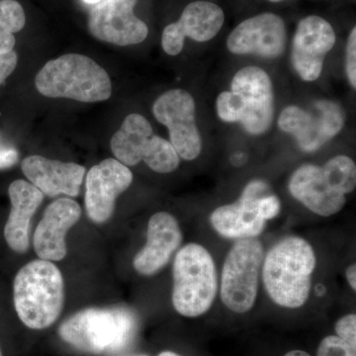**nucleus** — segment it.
Listing matches in <instances>:
<instances>
[{
	"label": "nucleus",
	"mask_w": 356,
	"mask_h": 356,
	"mask_svg": "<svg viewBox=\"0 0 356 356\" xmlns=\"http://www.w3.org/2000/svg\"><path fill=\"white\" fill-rule=\"evenodd\" d=\"M334 330L339 339L356 348V316L355 314H350L339 318Z\"/></svg>",
	"instance_id": "obj_26"
},
{
	"label": "nucleus",
	"mask_w": 356,
	"mask_h": 356,
	"mask_svg": "<svg viewBox=\"0 0 356 356\" xmlns=\"http://www.w3.org/2000/svg\"><path fill=\"white\" fill-rule=\"evenodd\" d=\"M21 168L30 184L44 195L76 197L86 175V168L74 163H63L42 156H30L23 159Z\"/></svg>",
	"instance_id": "obj_20"
},
{
	"label": "nucleus",
	"mask_w": 356,
	"mask_h": 356,
	"mask_svg": "<svg viewBox=\"0 0 356 356\" xmlns=\"http://www.w3.org/2000/svg\"><path fill=\"white\" fill-rule=\"evenodd\" d=\"M346 74L351 88H356V28L353 27L348 36L346 50Z\"/></svg>",
	"instance_id": "obj_25"
},
{
	"label": "nucleus",
	"mask_w": 356,
	"mask_h": 356,
	"mask_svg": "<svg viewBox=\"0 0 356 356\" xmlns=\"http://www.w3.org/2000/svg\"><path fill=\"white\" fill-rule=\"evenodd\" d=\"M172 305L184 317L209 311L216 298V266L210 252L198 243L180 248L173 261Z\"/></svg>",
	"instance_id": "obj_6"
},
{
	"label": "nucleus",
	"mask_w": 356,
	"mask_h": 356,
	"mask_svg": "<svg viewBox=\"0 0 356 356\" xmlns=\"http://www.w3.org/2000/svg\"><path fill=\"white\" fill-rule=\"evenodd\" d=\"M267 193H269V187L264 180L248 182L236 202L213 211L210 216L211 226L226 238H257L266 228V222L259 214V200Z\"/></svg>",
	"instance_id": "obj_14"
},
{
	"label": "nucleus",
	"mask_w": 356,
	"mask_h": 356,
	"mask_svg": "<svg viewBox=\"0 0 356 356\" xmlns=\"http://www.w3.org/2000/svg\"><path fill=\"white\" fill-rule=\"evenodd\" d=\"M42 95L70 98L79 102H99L112 95L111 79L106 70L92 58L67 54L49 60L35 79Z\"/></svg>",
	"instance_id": "obj_5"
},
{
	"label": "nucleus",
	"mask_w": 356,
	"mask_h": 356,
	"mask_svg": "<svg viewBox=\"0 0 356 356\" xmlns=\"http://www.w3.org/2000/svg\"><path fill=\"white\" fill-rule=\"evenodd\" d=\"M259 214L264 221L274 219L280 215L281 211V202L280 198L273 194L267 193L261 196L259 200Z\"/></svg>",
	"instance_id": "obj_27"
},
{
	"label": "nucleus",
	"mask_w": 356,
	"mask_h": 356,
	"mask_svg": "<svg viewBox=\"0 0 356 356\" xmlns=\"http://www.w3.org/2000/svg\"><path fill=\"white\" fill-rule=\"evenodd\" d=\"M13 297L16 313L26 327H51L64 308V280L60 269L41 259L29 262L14 280Z\"/></svg>",
	"instance_id": "obj_4"
},
{
	"label": "nucleus",
	"mask_w": 356,
	"mask_h": 356,
	"mask_svg": "<svg viewBox=\"0 0 356 356\" xmlns=\"http://www.w3.org/2000/svg\"><path fill=\"white\" fill-rule=\"evenodd\" d=\"M286 44L284 20L269 13L243 21L227 40V48L234 55H254L268 60L281 57Z\"/></svg>",
	"instance_id": "obj_13"
},
{
	"label": "nucleus",
	"mask_w": 356,
	"mask_h": 356,
	"mask_svg": "<svg viewBox=\"0 0 356 356\" xmlns=\"http://www.w3.org/2000/svg\"><path fill=\"white\" fill-rule=\"evenodd\" d=\"M356 348L337 336L325 337L318 348L317 356H356Z\"/></svg>",
	"instance_id": "obj_24"
},
{
	"label": "nucleus",
	"mask_w": 356,
	"mask_h": 356,
	"mask_svg": "<svg viewBox=\"0 0 356 356\" xmlns=\"http://www.w3.org/2000/svg\"><path fill=\"white\" fill-rule=\"evenodd\" d=\"M18 64V56L15 51L0 54V86L6 81L16 69Z\"/></svg>",
	"instance_id": "obj_29"
},
{
	"label": "nucleus",
	"mask_w": 356,
	"mask_h": 356,
	"mask_svg": "<svg viewBox=\"0 0 356 356\" xmlns=\"http://www.w3.org/2000/svg\"><path fill=\"white\" fill-rule=\"evenodd\" d=\"M284 356H311L309 353L303 350H292L286 353Z\"/></svg>",
	"instance_id": "obj_31"
},
{
	"label": "nucleus",
	"mask_w": 356,
	"mask_h": 356,
	"mask_svg": "<svg viewBox=\"0 0 356 356\" xmlns=\"http://www.w3.org/2000/svg\"><path fill=\"white\" fill-rule=\"evenodd\" d=\"M81 216V206L70 198L57 199L47 207L33 240L40 259L49 261L65 259L67 252L65 236Z\"/></svg>",
	"instance_id": "obj_17"
},
{
	"label": "nucleus",
	"mask_w": 356,
	"mask_h": 356,
	"mask_svg": "<svg viewBox=\"0 0 356 356\" xmlns=\"http://www.w3.org/2000/svg\"><path fill=\"white\" fill-rule=\"evenodd\" d=\"M288 189L293 197L318 216H334L346 203V195L331 184L323 168L311 163L299 166L292 173Z\"/></svg>",
	"instance_id": "obj_18"
},
{
	"label": "nucleus",
	"mask_w": 356,
	"mask_h": 356,
	"mask_svg": "<svg viewBox=\"0 0 356 356\" xmlns=\"http://www.w3.org/2000/svg\"><path fill=\"white\" fill-rule=\"evenodd\" d=\"M159 356H181L177 355V353H173V351H163Z\"/></svg>",
	"instance_id": "obj_32"
},
{
	"label": "nucleus",
	"mask_w": 356,
	"mask_h": 356,
	"mask_svg": "<svg viewBox=\"0 0 356 356\" xmlns=\"http://www.w3.org/2000/svg\"><path fill=\"white\" fill-rule=\"evenodd\" d=\"M110 147L117 161L126 166L144 161L154 172L170 173L180 163L170 140L156 135L147 118L137 113L126 117L112 137Z\"/></svg>",
	"instance_id": "obj_7"
},
{
	"label": "nucleus",
	"mask_w": 356,
	"mask_h": 356,
	"mask_svg": "<svg viewBox=\"0 0 356 356\" xmlns=\"http://www.w3.org/2000/svg\"><path fill=\"white\" fill-rule=\"evenodd\" d=\"M225 22V13L210 1L191 2L185 7L179 20L166 26L161 47L168 55L177 56L184 50L185 38L204 43L216 37Z\"/></svg>",
	"instance_id": "obj_16"
},
{
	"label": "nucleus",
	"mask_w": 356,
	"mask_h": 356,
	"mask_svg": "<svg viewBox=\"0 0 356 356\" xmlns=\"http://www.w3.org/2000/svg\"><path fill=\"white\" fill-rule=\"evenodd\" d=\"M19 159L17 149L0 135V170L13 168Z\"/></svg>",
	"instance_id": "obj_28"
},
{
	"label": "nucleus",
	"mask_w": 356,
	"mask_h": 356,
	"mask_svg": "<svg viewBox=\"0 0 356 356\" xmlns=\"http://www.w3.org/2000/svg\"><path fill=\"white\" fill-rule=\"evenodd\" d=\"M316 113L290 105L281 112L278 127L290 134L305 153H314L343 130L346 115L337 102L320 100L315 103Z\"/></svg>",
	"instance_id": "obj_9"
},
{
	"label": "nucleus",
	"mask_w": 356,
	"mask_h": 356,
	"mask_svg": "<svg viewBox=\"0 0 356 356\" xmlns=\"http://www.w3.org/2000/svg\"><path fill=\"white\" fill-rule=\"evenodd\" d=\"M154 118L170 132V143L180 159L193 161L202 151L193 96L184 89L163 93L153 105Z\"/></svg>",
	"instance_id": "obj_10"
},
{
	"label": "nucleus",
	"mask_w": 356,
	"mask_h": 356,
	"mask_svg": "<svg viewBox=\"0 0 356 356\" xmlns=\"http://www.w3.org/2000/svg\"><path fill=\"white\" fill-rule=\"evenodd\" d=\"M11 210L4 227V238L11 250L24 254L29 248L30 224L32 217L43 202L44 194L37 187L15 180L8 189Z\"/></svg>",
	"instance_id": "obj_21"
},
{
	"label": "nucleus",
	"mask_w": 356,
	"mask_h": 356,
	"mask_svg": "<svg viewBox=\"0 0 356 356\" xmlns=\"http://www.w3.org/2000/svg\"><path fill=\"white\" fill-rule=\"evenodd\" d=\"M138 0H102L88 13V31L99 41L126 47L142 43L149 35L144 21L134 13Z\"/></svg>",
	"instance_id": "obj_11"
},
{
	"label": "nucleus",
	"mask_w": 356,
	"mask_h": 356,
	"mask_svg": "<svg viewBox=\"0 0 356 356\" xmlns=\"http://www.w3.org/2000/svg\"><path fill=\"white\" fill-rule=\"evenodd\" d=\"M323 172L331 184L344 195L351 193L356 186V165L350 156H334L323 166Z\"/></svg>",
	"instance_id": "obj_23"
},
{
	"label": "nucleus",
	"mask_w": 356,
	"mask_h": 356,
	"mask_svg": "<svg viewBox=\"0 0 356 356\" xmlns=\"http://www.w3.org/2000/svg\"><path fill=\"white\" fill-rule=\"evenodd\" d=\"M182 242L177 220L170 213L153 215L147 225V243L134 257L133 266L138 273L154 275L168 264Z\"/></svg>",
	"instance_id": "obj_19"
},
{
	"label": "nucleus",
	"mask_w": 356,
	"mask_h": 356,
	"mask_svg": "<svg viewBox=\"0 0 356 356\" xmlns=\"http://www.w3.org/2000/svg\"><path fill=\"white\" fill-rule=\"evenodd\" d=\"M264 250L257 238L236 240L231 248L221 275L222 304L238 314L252 310L259 292Z\"/></svg>",
	"instance_id": "obj_8"
},
{
	"label": "nucleus",
	"mask_w": 356,
	"mask_h": 356,
	"mask_svg": "<svg viewBox=\"0 0 356 356\" xmlns=\"http://www.w3.org/2000/svg\"><path fill=\"white\" fill-rule=\"evenodd\" d=\"M217 114L227 123H240L250 135L259 136L273 126V84L261 67H243L234 76L231 90L217 97Z\"/></svg>",
	"instance_id": "obj_3"
},
{
	"label": "nucleus",
	"mask_w": 356,
	"mask_h": 356,
	"mask_svg": "<svg viewBox=\"0 0 356 356\" xmlns=\"http://www.w3.org/2000/svg\"><path fill=\"white\" fill-rule=\"evenodd\" d=\"M83 1L89 4H96L98 2L102 1V0H83Z\"/></svg>",
	"instance_id": "obj_33"
},
{
	"label": "nucleus",
	"mask_w": 356,
	"mask_h": 356,
	"mask_svg": "<svg viewBox=\"0 0 356 356\" xmlns=\"http://www.w3.org/2000/svg\"><path fill=\"white\" fill-rule=\"evenodd\" d=\"M133 182L128 166L116 159H107L89 170L86 175V213L91 221L102 224L113 214L116 199Z\"/></svg>",
	"instance_id": "obj_15"
},
{
	"label": "nucleus",
	"mask_w": 356,
	"mask_h": 356,
	"mask_svg": "<svg viewBox=\"0 0 356 356\" xmlns=\"http://www.w3.org/2000/svg\"><path fill=\"white\" fill-rule=\"evenodd\" d=\"M131 356H147V355H131Z\"/></svg>",
	"instance_id": "obj_36"
},
{
	"label": "nucleus",
	"mask_w": 356,
	"mask_h": 356,
	"mask_svg": "<svg viewBox=\"0 0 356 356\" xmlns=\"http://www.w3.org/2000/svg\"><path fill=\"white\" fill-rule=\"evenodd\" d=\"M0 356H2L1 348H0Z\"/></svg>",
	"instance_id": "obj_35"
},
{
	"label": "nucleus",
	"mask_w": 356,
	"mask_h": 356,
	"mask_svg": "<svg viewBox=\"0 0 356 356\" xmlns=\"http://www.w3.org/2000/svg\"><path fill=\"white\" fill-rule=\"evenodd\" d=\"M346 280L353 291L356 290V266L355 264H350L346 271Z\"/></svg>",
	"instance_id": "obj_30"
},
{
	"label": "nucleus",
	"mask_w": 356,
	"mask_h": 356,
	"mask_svg": "<svg viewBox=\"0 0 356 356\" xmlns=\"http://www.w3.org/2000/svg\"><path fill=\"white\" fill-rule=\"evenodd\" d=\"M269 1H271V2H281V1H284V0H269Z\"/></svg>",
	"instance_id": "obj_34"
},
{
	"label": "nucleus",
	"mask_w": 356,
	"mask_h": 356,
	"mask_svg": "<svg viewBox=\"0 0 356 356\" xmlns=\"http://www.w3.org/2000/svg\"><path fill=\"white\" fill-rule=\"evenodd\" d=\"M337 36L329 21L317 15L298 23L291 49V63L304 81H317L324 69L325 58L336 44Z\"/></svg>",
	"instance_id": "obj_12"
},
{
	"label": "nucleus",
	"mask_w": 356,
	"mask_h": 356,
	"mask_svg": "<svg viewBox=\"0 0 356 356\" xmlns=\"http://www.w3.org/2000/svg\"><path fill=\"white\" fill-rule=\"evenodd\" d=\"M316 262L313 248L300 236H286L275 243L261 269L264 287L274 303L289 309L303 306L310 296Z\"/></svg>",
	"instance_id": "obj_1"
},
{
	"label": "nucleus",
	"mask_w": 356,
	"mask_h": 356,
	"mask_svg": "<svg viewBox=\"0 0 356 356\" xmlns=\"http://www.w3.org/2000/svg\"><path fill=\"white\" fill-rule=\"evenodd\" d=\"M26 24L24 9L15 0H0V54L13 51L15 33Z\"/></svg>",
	"instance_id": "obj_22"
},
{
	"label": "nucleus",
	"mask_w": 356,
	"mask_h": 356,
	"mask_svg": "<svg viewBox=\"0 0 356 356\" xmlns=\"http://www.w3.org/2000/svg\"><path fill=\"white\" fill-rule=\"evenodd\" d=\"M137 331V317L129 309L90 308L77 312L65 321L58 334L76 350L102 355L125 350Z\"/></svg>",
	"instance_id": "obj_2"
}]
</instances>
